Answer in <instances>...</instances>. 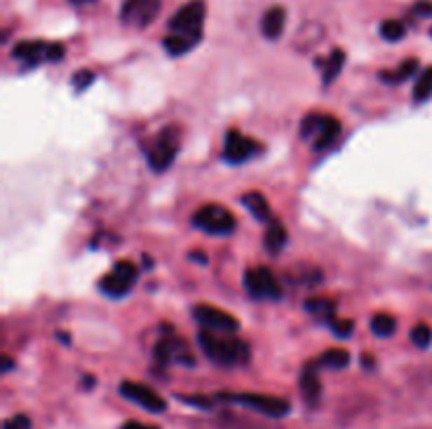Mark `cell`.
<instances>
[{
	"instance_id": "30",
	"label": "cell",
	"mask_w": 432,
	"mask_h": 429,
	"mask_svg": "<svg viewBox=\"0 0 432 429\" xmlns=\"http://www.w3.org/2000/svg\"><path fill=\"white\" fill-rule=\"evenodd\" d=\"M329 326H331V330H333V335L335 337H350L352 332H354V322L352 320H339V318H335V320H331L329 322Z\"/></svg>"
},
{
	"instance_id": "5",
	"label": "cell",
	"mask_w": 432,
	"mask_h": 429,
	"mask_svg": "<svg viewBox=\"0 0 432 429\" xmlns=\"http://www.w3.org/2000/svg\"><path fill=\"white\" fill-rule=\"evenodd\" d=\"M205 3L203 0H190L184 5L169 22V30L173 34L186 36H203V22H205Z\"/></svg>"
},
{
	"instance_id": "27",
	"label": "cell",
	"mask_w": 432,
	"mask_h": 429,
	"mask_svg": "<svg viewBox=\"0 0 432 429\" xmlns=\"http://www.w3.org/2000/svg\"><path fill=\"white\" fill-rule=\"evenodd\" d=\"M411 341L415 347L419 349H426L430 343H432V328L428 324H417L411 328Z\"/></svg>"
},
{
	"instance_id": "21",
	"label": "cell",
	"mask_w": 432,
	"mask_h": 429,
	"mask_svg": "<svg viewBox=\"0 0 432 429\" xmlns=\"http://www.w3.org/2000/svg\"><path fill=\"white\" fill-rule=\"evenodd\" d=\"M306 311H310L312 316H320V318H325L327 322H331V320H335V311H337V305H335V301H331V299H320V297H312V299H308L306 301Z\"/></svg>"
},
{
	"instance_id": "1",
	"label": "cell",
	"mask_w": 432,
	"mask_h": 429,
	"mask_svg": "<svg viewBox=\"0 0 432 429\" xmlns=\"http://www.w3.org/2000/svg\"><path fill=\"white\" fill-rule=\"evenodd\" d=\"M198 345L211 362L226 366V368L243 366L251 358L249 345L234 335H215L205 328L198 332Z\"/></svg>"
},
{
	"instance_id": "23",
	"label": "cell",
	"mask_w": 432,
	"mask_h": 429,
	"mask_svg": "<svg viewBox=\"0 0 432 429\" xmlns=\"http://www.w3.org/2000/svg\"><path fill=\"white\" fill-rule=\"evenodd\" d=\"M318 364L327 366V368H346L350 364V353L346 349H339V347H331L327 349L320 358H318Z\"/></svg>"
},
{
	"instance_id": "16",
	"label": "cell",
	"mask_w": 432,
	"mask_h": 429,
	"mask_svg": "<svg viewBox=\"0 0 432 429\" xmlns=\"http://www.w3.org/2000/svg\"><path fill=\"white\" fill-rule=\"evenodd\" d=\"M241 202L245 204V209H247L255 219H259V221H268V223L272 221L270 204H268V200L264 198L262 192H247V194H243Z\"/></svg>"
},
{
	"instance_id": "14",
	"label": "cell",
	"mask_w": 432,
	"mask_h": 429,
	"mask_svg": "<svg viewBox=\"0 0 432 429\" xmlns=\"http://www.w3.org/2000/svg\"><path fill=\"white\" fill-rule=\"evenodd\" d=\"M285 22H287V11L283 7H270L262 17V34L268 41L281 38V34L285 30Z\"/></svg>"
},
{
	"instance_id": "22",
	"label": "cell",
	"mask_w": 432,
	"mask_h": 429,
	"mask_svg": "<svg viewBox=\"0 0 432 429\" xmlns=\"http://www.w3.org/2000/svg\"><path fill=\"white\" fill-rule=\"evenodd\" d=\"M415 72H417V59H407V62H403L396 70H392V72H382L379 78H382L384 83L398 85V83L409 80Z\"/></svg>"
},
{
	"instance_id": "11",
	"label": "cell",
	"mask_w": 432,
	"mask_h": 429,
	"mask_svg": "<svg viewBox=\"0 0 432 429\" xmlns=\"http://www.w3.org/2000/svg\"><path fill=\"white\" fill-rule=\"evenodd\" d=\"M121 395L127 398L129 402L140 404L142 408H146L148 412H165L167 410V402L148 385L144 383H135V381H125L119 387Z\"/></svg>"
},
{
	"instance_id": "37",
	"label": "cell",
	"mask_w": 432,
	"mask_h": 429,
	"mask_svg": "<svg viewBox=\"0 0 432 429\" xmlns=\"http://www.w3.org/2000/svg\"><path fill=\"white\" fill-rule=\"evenodd\" d=\"M188 259H190V261H198L201 265H205V263H207V255H205V253H196V251H194V253H190V255H188Z\"/></svg>"
},
{
	"instance_id": "25",
	"label": "cell",
	"mask_w": 432,
	"mask_h": 429,
	"mask_svg": "<svg viewBox=\"0 0 432 429\" xmlns=\"http://www.w3.org/2000/svg\"><path fill=\"white\" fill-rule=\"evenodd\" d=\"M430 95H432V66L426 68L419 74V78H417V83L413 87V99L415 101H426Z\"/></svg>"
},
{
	"instance_id": "28",
	"label": "cell",
	"mask_w": 432,
	"mask_h": 429,
	"mask_svg": "<svg viewBox=\"0 0 432 429\" xmlns=\"http://www.w3.org/2000/svg\"><path fill=\"white\" fill-rule=\"evenodd\" d=\"M320 118H323V114H308L299 125V135L304 139H314L318 133V127H320Z\"/></svg>"
},
{
	"instance_id": "8",
	"label": "cell",
	"mask_w": 432,
	"mask_h": 429,
	"mask_svg": "<svg viewBox=\"0 0 432 429\" xmlns=\"http://www.w3.org/2000/svg\"><path fill=\"white\" fill-rule=\"evenodd\" d=\"M245 288L255 299H281L283 290L274 274L266 267H253L245 272Z\"/></svg>"
},
{
	"instance_id": "15",
	"label": "cell",
	"mask_w": 432,
	"mask_h": 429,
	"mask_svg": "<svg viewBox=\"0 0 432 429\" xmlns=\"http://www.w3.org/2000/svg\"><path fill=\"white\" fill-rule=\"evenodd\" d=\"M299 389L306 398V402L310 406H314L320 398V391H323V385H320V379L316 374V368L312 364H306V368L302 370V377H299Z\"/></svg>"
},
{
	"instance_id": "24",
	"label": "cell",
	"mask_w": 432,
	"mask_h": 429,
	"mask_svg": "<svg viewBox=\"0 0 432 429\" xmlns=\"http://www.w3.org/2000/svg\"><path fill=\"white\" fill-rule=\"evenodd\" d=\"M369 328H371V332H373L375 337H382V339H384V337L394 335V330H396V320H394L392 316H388V314H377V316H373Z\"/></svg>"
},
{
	"instance_id": "9",
	"label": "cell",
	"mask_w": 432,
	"mask_h": 429,
	"mask_svg": "<svg viewBox=\"0 0 432 429\" xmlns=\"http://www.w3.org/2000/svg\"><path fill=\"white\" fill-rule=\"evenodd\" d=\"M259 152V143L247 135H243L238 129H230L226 133L224 141V160L230 164H243L249 158H253Z\"/></svg>"
},
{
	"instance_id": "3",
	"label": "cell",
	"mask_w": 432,
	"mask_h": 429,
	"mask_svg": "<svg viewBox=\"0 0 432 429\" xmlns=\"http://www.w3.org/2000/svg\"><path fill=\"white\" fill-rule=\"evenodd\" d=\"M192 223L198 230H203L207 234H213V236H228L236 227L234 215L226 206H222V204H205V206H201L194 213Z\"/></svg>"
},
{
	"instance_id": "20",
	"label": "cell",
	"mask_w": 432,
	"mask_h": 429,
	"mask_svg": "<svg viewBox=\"0 0 432 429\" xmlns=\"http://www.w3.org/2000/svg\"><path fill=\"white\" fill-rule=\"evenodd\" d=\"M287 244V230L281 221H270L266 234H264V248L270 255H278L283 246Z\"/></svg>"
},
{
	"instance_id": "40",
	"label": "cell",
	"mask_w": 432,
	"mask_h": 429,
	"mask_svg": "<svg viewBox=\"0 0 432 429\" xmlns=\"http://www.w3.org/2000/svg\"><path fill=\"white\" fill-rule=\"evenodd\" d=\"M72 5H89V3H95V0H70Z\"/></svg>"
},
{
	"instance_id": "34",
	"label": "cell",
	"mask_w": 432,
	"mask_h": 429,
	"mask_svg": "<svg viewBox=\"0 0 432 429\" xmlns=\"http://www.w3.org/2000/svg\"><path fill=\"white\" fill-rule=\"evenodd\" d=\"M64 55H66V51H64L62 45H58V43L49 45V49H47V62H62Z\"/></svg>"
},
{
	"instance_id": "31",
	"label": "cell",
	"mask_w": 432,
	"mask_h": 429,
	"mask_svg": "<svg viewBox=\"0 0 432 429\" xmlns=\"http://www.w3.org/2000/svg\"><path fill=\"white\" fill-rule=\"evenodd\" d=\"M114 272L116 274H121L123 278H127L129 282H135L137 280V265L135 263H131V261H119V263H114Z\"/></svg>"
},
{
	"instance_id": "38",
	"label": "cell",
	"mask_w": 432,
	"mask_h": 429,
	"mask_svg": "<svg viewBox=\"0 0 432 429\" xmlns=\"http://www.w3.org/2000/svg\"><path fill=\"white\" fill-rule=\"evenodd\" d=\"M13 368H15V362H13V358L5 356V358H3V372H9V370H13Z\"/></svg>"
},
{
	"instance_id": "41",
	"label": "cell",
	"mask_w": 432,
	"mask_h": 429,
	"mask_svg": "<svg viewBox=\"0 0 432 429\" xmlns=\"http://www.w3.org/2000/svg\"><path fill=\"white\" fill-rule=\"evenodd\" d=\"M87 387H93V377H87Z\"/></svg>"
},
{
	"instance_id": "19",
	"label": "cell",
	"mask_w": 432,
	"mask_h": 429,
	"mask_svg": "<svg viewBox=\"0 0 432 429\" xmlns=\"http://www.w3.org/2000/svg\"><path fill=\"white\" fill-rule=\"evenodd\" d=\"M203 36H186V34H171L163 41V47L169 55L173 57H180L188 51H192L198 43H201Z\"/></svg>"
},
{
	"instance_id": "35",
	"label": "cell",
	"mask_w": 432,
	"mask_h": 429,
	"mask_svg": "<svg viewBox=\"0 0 432 429\" xmlns=\"http://www.w3.org/2000/svg\"><path fill=\"white\" fill-rule=\"evenodd\" d=\"M413 13L421 15V17H430L432 15V3L430 0H417V3L413 5Z\"/></svg>"
},
{
	"instance_id": "4",
	"label": "cell",
	"mask_w": 432,
	"mask_h": 429,
	"mask_svg": "<svg viewBox=\"0 0 432 429\" xmlns=\"http://www.w3.org/2000/svg\"><path fill=\"white\" fill-rule=\"evenodd\" d=\"M222 400H228V402H236V404H243L255 412H262L266 416H272V419H281L285 414L291 412V404L283 398H276V395H266V393H222L217 395Z\"/></svg>"
},
{
	"instance_id": "10",
	"label": "cell",
	"mask_w": 432,
	"mask_h": 429,
	"mask_svg": "<svg viewBox=\"0 0 432 429\" xmlns=\"http://www.w3.org/2000/svg\"><path fill=\"white\" fill-rule=\"evenodd\" d=\"M154 360L161 366H167L169 362H180L186 366H194V356L190 353L188 345L184 339L175 335H165L156 345H154Z\"/></svg>"
},
{
	"instance_id": "36",
	"label": "cell",
	"mask_w": 432,
	"mask_h": 429,
	"mask_svg": "<svg viewBox=\"0 0 432 429\" xmlns=\"http://www.w3.org/2000/svg\"><path fill=\"white\" fill-rule=\"evenodd\" d=\"M123 429H158L154 425H144V423H137V421H129L123 425Z\"/></svg>"
},
{
	"instance_id": "33",
	"label": "cell",
	"mask_w": 432,
	"mask_h": 429,
	"mask_svg": "<svg viewBox=\"0 0 432 429\" xmlns=\"http://www.w3.org/2000/svg\"><path fill=\"white\" fill-rule=\"evenodd\" d=\"M32 423L26 414H15L13 419L5 421V429H30Z\"/></svg>"
},
{
	"instance_id": "26",
	"label": "cell",
	"mask_w": 432,
	"mask_h": 429,
	"mask_svg": "<svg viewBox=\"0 0 432 429\" xmlns=\"http://www.w3.org/2000/svg\"><path fill=\"white\" fill-rule=\"evenodd\" d=\"M405 26L398 22V20H386V22H382V26H379V34H382V38L384 41H388V43H398L403 36H405Z\"/></svg>"
},
{
	"instance_id": "18",
	"label": "cell",
	"mask_w": 432,
	"mask_h": 429,
	"mask_svg": "<svg viewBox=\"0 0 432 429\" xmlns=\"http://www.w3.org/2000/svg\"><path fill=\"white\" fill-rule=\"evenodd\" d=\"M344 62H346V53L342 49H333L327 59H316V66L323 68V83H325V87H329L339 76V72L344 68Z\"/></svg>"
},
{
	"instance_id": "29",
	"label": "cell",
	"mask_w": 432,
	"mask_h": 429,
	"mask_svg": "<svg viewBox=\"0 0 432 429\" xmlns=\"http://www.w3.org/2000/svg\"><path fill=\"white\" fill-rule=\"evenodd\" d=\"M95 80V74L91 70H79L74 76H72V87L76 93H83L85 89H89Z\"/></svg>"
},
{
	"instance_id": "2",
	"label": "cell",
	"mask_w": 432,
	"mask_h": 429,
	"mask_svg": "<svg viewBox=\"0 0 432 429\" xmlns=\"http://www.w3.org/2000/svg\"><path fill=\"white\" fill-rule=\"evenodd\" d=\"M180 146H182V131L177 127H165L152 141L150 150H148V164L152 171L163 173L167 171L175 156L180 154Z\"/></svg>"
},
{
	"instance_id": "6",
	"label": "cell",
	"mask_w": 432,
	"mask_h": 429,
	"mask_svg": "<svg viewBox=\"0 0 432 429\" xmlns=\"http://www.w3.org/2000/svg\"><path fill=\"white\" fill-rule=\"evenodd\" d=\"M161 7H163V0H125V5L121 9V22L125 26H133L142 30L156 20Z\"/></svg>"
},
{
	"instance_id": "7",
	"label": "cell",
	"mask_w": 432,
	"mask_h": 429,
	"mask_svg": "<svg viewBox=\"0 0 432 429\" xmlns=\"http://www.w3.org/2000/svg\"><path fill=\"white\" fill-rule=\"evenodd\" d=\"M192 316L196 322H201L207 330H213V332H220V335H234L238 328H241V322L224 311V309H217L213 305H196L192 309Z\"/></svg>"
},
{
	"instance_id": "32",
	"label": "cell",
	"mask_w": 432,
	"mask_h": 429,
	"mask_svg": "<svg viewBox=\"0 0 432 429\" xmlns=\"http://www.w3.org/2000/svg\"><path fill=\"white\" fill-rule=\"evenodd\" d=\"M180 398V402H184V404H190V406H196V408H211V400L209 398H205V395H177Z\"/></svg>"
},
{
	"instance_id": "13",
	"label": "cell",
	"mask_w": 432,
	"mask_h": 429,
	"mask_svg": "<svg viewBox=\"0 0 432 429\" xmlns=\"http://www.w3.org/2000/svg\"><path fill=\"white\" fill-rule=\"evenodd\" d=\"M339 133H342V125H339V120L333 118V116L323 114L318 133H316V137L312 139V141H314V150H316V152H323V150L331 148V146L337 141Z\"/></svg>"
},
{
	"instance_id": "17",
	"label": "cell",
	"mask_w": 432,
	"mask_h": 429,
	"mask_svg": "<svg viewBox=\"0 0 432 429\" xmlns=\"http://www.w3.org/2000/svg\"><path fill=\"white\" fill-rule=\"evenodd\" d=\"M131 286H133V282H129L127 278H123V276L116 274L114 269H112L110 274H106V276L100 280V290H102L104 295L112 297V299H121V297H125V295L131 290Z\"/></svg>"
},
{
	"instance_id": "39",
	"label": "cell",
	"mask_w": 432,
	"mask_h": 429,
	"mask_svg": "<svg viewBox=\"0 0 432 429\" xmlns=\"http://www.w3.org/2000/svg\"><path fill=\"white\" fill-rule=\"evenodd\" d=\"M58 339H60L62 343H68V345H70V341H72V337H70V335H64V330L58 332Z\"/></svg>"
},
{
	"instance_id": "12",
	"label": "cell",
	"mask_w": 432,
	"mask_h": 429,
	"mask_svg": "<svg viewBox=\"0 0 432 429\" xmlns=\"http://www.w3.org/2000/svg\"><path fill=\"white\" fill-rule=\"evenodd\" d=\"M47 49H49L47 43H41V41H22V43L15 45L13 57H15L18 62L28 64V66H39L43 59H47Z\"/></svg>"
}]
</instances>
